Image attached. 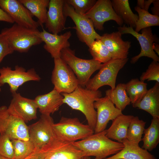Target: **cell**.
I'll use <instances>...</instances> for the list:
<instances>
[{"mask_svg":"<svg viewBox=\"0 0 159 159\" xmlns=\"http://www.w3.org/2000/svg\"><path fill=\"white\" fill-rule=\"evenodd\" d=\"M64 103L72 109L79 111L85 116L88 125L94 130L97 120V111L94 106V102L101 97L102 92L98 90L94 91L79 85L72 92L62 93Z\"/></svg>","mask_w":159,"mask_h":159,"instance_id":"6da1fadb","label":"cell"},{"mask_svg":"<svg viewBox=\"0 0 159 159\" xmlns=\"http://www.w3.org/2000/svg\"><path fill=\"white\" fill-rule=\"evenodd\" d=\"M106 129L94 133L82 140L73 143V145L82 151L85 156L95 157L94 159H104L115 154L124 147L122 143L113 141L106 136Z\"/></svg>","mask_w":159,"mask_h":159,"instance_id":"7a4b0ae2","label":"cell"},{"mask_svg":"<svg viewBox=\"0 0 159 159\" xmlns=\"http://www.w3.org/2000/svg\"><path fill=\"white\" fill-rule=\"evenodd\" d=\"M40 32L38 29L27 28L15 23L10 27L3 28L0 33L14 51L25 53L32 46L42 42L40 37Z\"/></svg>","mask_w":159,"mask_h":159,"instance_id":"3957f363","label":"cell"},{"mask_svg":"<svg viewBox=\"0 0 159 159\" xmlns=\"http://www.w3.org/2000/svg\"><path fill=\"white\" fill-rule=\"evenodd\" d=\"M60 57L72 70L79 82V85L84 87L92 74L99 70L102 64L92 59H85L76 57L74 51L69 48L61 52Z\"/></svg>","mask_w":159,"mask_h":159,"instance_id":"277c9868","label":"cell"},{"mask_svg":"<svg viewBox=\"0 0 159 159\" xmlns=\"http://www.w3.org/2000/svg\"><path fill=\"white\" fill-rule=\"evenodd\" d=\"M53 128L55 134L65 141L74 143L83 140L93 134L94 130L88 125H85L77 117H62Z\"/></svg>","mask_w":159,"mask_h":159,"instance_id":"5b68a950","label":"cell"},{"mask_svg":"<svg viewBox=\"0 0 159 159\" xmlns=\"http://www.w3.org/2000/svg\"><path fill=\"white\" fill-rule=\"evenodd\" d=\"M128 60V58L122 59H112L102 64L98 72L88 81L85 86L86 88L96 91L100 87L107 85L110 87L111 89H114L115 87L118 73Z\"/></svg>","mask_w":159,"mask_h":159,"instance_id":"8992f818","label":"cell"},{"mask_svg":"<svg viewBox=\"0 0 159 159\" xmlns=\"http://www.w3.org/2000/svg\"><path fill=\"white\" fill-rule=\"evenodd\" d=\"M0 134L6 135L11 140H29L28 126L21 119L10 112L5 105L0 107Z\"/></svg>","mask_w":159,"mask_h":159,"instance_id":"52a82bcc","label":"cell"},{"mask_svg":"<svg viewBox=\"0 0 159 159\" xmlns=\"http://www.w3.org/2000/svg\"><path fill=\"white\" fill-rule=\"evenodd\" d=\"M54 62L51 77L54 88L61 93L72 92L79 85L74 72L60 57L54 59Z\"/></svg>","mask_w":159,"mask_h":159,"instance_id":"ba28073f","label":"cell"},{"mask_svg":"<svg viewBox=\"0 0 159 159\" xmlns=\"http://www.w3.org/2000/svg\"><path fill=\"white\" fill-rule=\"evenodd\" d=\"M42 148V159H81L85 156L84 153L73 143L62 140L55 133L49 143Z\"/></svg>","mask_w":159,"mask_h":159,"instance_id":"9c48e42d","label":"cell"},{"mask_svg":"<svg viewBox=\"0 0 159 159\" xmlns=\"http://www.w3.org/2000/svg\"><path fill=\"white\" fill-rule=\"evenodd\" d=\"M117 29L122 35L128 34L133 35L138 40L140 46V53L131 58V63H135L143 57H146L152 59L153 60L159 62V57L152 48L153 43L158 42L159 39L155 35L153 34L151 27L142 29L141 30V34L137 32L133 29L125 25L119 26Z\"/></svg>","mask_w":159,"mask_h":159,"instance_id":"30bf717a","label":"cell"},{"mask_svg":"<svg viewBox=\"0 0 159 159\" xmlns=\"http://www.w3.org/2000/svg\"><path fill=\"white\" fill-rule=\"evenodd\" d=\"M63 11L65 16L70 17L75 24L74 28L77 36L81 42L89 47L95 40L100 39L101 36L96 32L91 20L76 12L73 8L65 0Z\"/></svg>","mask_w":159,"mask_h":159,"instance_id":"8fae6325","label":"cell"},{"mask_svg":"<svg viewBox=\"0 0 159 159\" xmlns=\"http://www.w3.org/2000/svg\"><path fill=\"white\" fill-rule=\"evenodd\" d=\"M41 79L34 68L26 71L23 67L16 65L14 69L9 67L0 69V85L8 84L11 93L16 92L19 87L26 82H38Z\"/></svg>","mask_w":159,"mask_h":159,"instance_id":"7c38bea8","label":"cell"},{"mask_svg":"<svg viewBox=\"0 0 159 159\" xmlns=\"http://www.w3.org/2000/svg\"><path fill=\"white\" fill-rule=\"evenodd\" d=\"M84 15L91 20L94 28L100 31L103 30L104 24L107 21H114L120 26L124 23L115 13L110 0L97 1Z\"/></svg>","mask_w":159,"mask_h":159,"instance_id":"4fadbf2b","label":"cell"},{"mask_svg":"<svg viewBox=\"0 0 159 159\" xmlns=\"http://www.w3.org/2000/svg\"><path fill=\"white\" fill-rule=\"evenodd\" d=\"M53 119L50 115H41L39 120L28 126L29 140L38 149L47 144L54 135Z\"/></svg>","mask_w":159,"mask_h":159,"instance_id":"5bb4252c","label":"cell"},{"mask_svg":"<svg viewBox=\"0 0 159 159\" xmlns=\"http://www.w3.org/2000/svg\"><path fill=\"white\" fill-rule=\"evenodd\" d=\"M0 7L12 18L15 24L25 27L37 29L40 25L19 0H0Z\"/></svg>","mask_w":159,"mask_h":159,"instance_id":"9a60e30c","label":"cell"},{"mask_svg":"<svg viewBox=\"0 0 159 159\" xmlns=\"http://www.w3.org/2000/svg\"><path fill=\"white\" fill-rule=\"evenodd\" d=\"M94 107L97 110L96 125L94 133L106 130L107 124L118 116L122 114V111L117 108L109 98L106 96L98 98L94 102Z\"/></svg>","mask_w":159,"mask_h":159,"instance_id":"2e32d148","label":"cell"},{"mask_svg":"<svg viewBox=\"0 0 159 159\" xmlns=\"http://www.w3.org/2000/svg\"><path fill=\"white\" fill-rule=\"evenodd\" d=\"M12 98L8 107L9 112L27 122L37 118V105L34 100L22 96L16 92L12 93Z\"/></svg>","mask_w":159,"mask_h":159,"instance_id":"e0dca14e","label":"cell"},{"mask_svg":"<svg viewBox=\"0 0 159 159\" xmlns=\"http://www.w3.org/2000/svg\"><path fill=\"white\" fill-rule=\"evenodd\" d=\"M64 0H50L45 23L49 32L58 34L65 28L66 17L63 11Z\"/></svg>","mask_w":159,"mask_h":159,"instance_id":"ac0fdd59","label":"cell"},{"mask_svg":"<svg viewBox=\"0 0 159 159\" xmlns=\"http://www.w3.org/2000/svg\"><path fill=\"white\" fill-rule=\"evenodd\" d=\"M71 35L70 31L58 35L48 32L43 28L39 33L40 38L45 43L44 48L54 59L60 57L62 50L69 47V40Z\"/></svg>","mask_w":159,"mask_h":159,"instance_id":"d6986e66","label":"cell"},{"mask_svg":"<svg viewBox=\"0 0 159 159\" xmlns=\"http://www.w3.org/2000/svg\"><path fill=\"white\" fill-rule=\"evenodd\" d=\"M121 37L122 34L118 31L105 33L101 36L100 39L109 50L112 59L127 58L131 42L123 40Z\"/></svg>","mask_w":159,"mask_h":159,"instance_id":"ffe728a7","label":"cell"},{"mask_svg":"<svg viewBox=\"0 0 159 159\" xmlns=\"http://www.w3.org/2000/svg\"><path fill=\"white\" fill-rule=\"evenodd\" d=\"M34 100L42 115H50L64 103L63 96L54 88L47 93L37 95Z\"/></svg>","mask_w":159,"mask_h":159,"instance_id":"44dd1931","label":"cell"},{"mask_svg":"<svg viewBox=\"0 0 159 159\" xmlns=\"http://www.w3.org/2000/svg\"><path fill=\"white\" fill-rule=\"evenodd\" d=\"M132 105L147 112L153 118H159V82H156L139 102Z\"/></svg>","mask_w":159,"mask_h":159,"instance_id":"7402d4cb","label":"cell"},{"mask_svg":"<svg viewBox=\"0 0 159 159\" xmlns=\"http://www.w3.org/2000/svg\"><path fill=\"white\" fill-rule=\"evenodd\" d=\"M123 148L117 153L104 159H157L148 150L129 142L127 139L122 142Z\"/></svg>","mask_w":159,"mask_h":159,"instance_id":"603a6c76","label":"cell"},{"mask_svg":"<svg viewBox=\"0 0 159 159\" xmlns=\"http://www.w3.org/2000/svg\"><path fill=\"white\" fill-rule=\"evenodd\" d=\"M134 116L123 114L112 121L110 127L106 131V136L110 139L122 143L126 139L127 132L130 123Z\"/></svg>","mask_w":159,"mask_h":159,"instance_id":"cb8c5ba5","label":"cell"},{"mask_svg":"<svg viewBox=\"0 0 159 159\" xmlns=\"http://www.w3.org/2000/svg\"><path fill=\"white\" fill-rule=\"evenodd\" d=\"M113 8L117 15L128 26L135 28L138 15L132 11L128 0H112Z\"/></svg>","mask_w":159,"mask_h":159,"instance_id":"d4e9b609","label":"cell"},{"mask_svg":"<svg viewBox=\"0 0 159 159\" xmlns=\"http://www.w3.org/2000/svg\"><path fill=\"white\" fill-rule=\"evenodd\" d=\"M30 12L38 19L40 26L43 27L47 19L49 0H19Z\"/></svg>","mask_w":159,"mask_h":159,"instance_id":"484cf974","label":"cell"},{"mask_svg":"<svg viewBox=\"0 0 159 159\" xmlns=\"http://www.w3.org/2000/svg\"><path fill=\"white\" fill-rule=\"evenodd\" d=\"M105 95L115 105V107L122 111L131 103L126 91L125 84H118L114 89L106 90Z\"/></svg>","mask_w":159,"mask_h":159,"instance_id":"4316f807","label":"cell"},{"mask_svg":"<svg viewBox=\"0 0 159 159\" xmlns=\"http://www.w3.org/2000/svg\"><path fill=\"white\" fill-rule=\"evenodd\" d=\"M143 133L142 148L148 151H152L159 143V118H153L150 125L144 129Z\"/></svg>","mask_w":159,"mask_h":159,"instance_id":"83f0119b","label":"cell"},{"mask_svg":"<svg viewBox=\"0 0 159 159\" xmlns=\"http://www.w3.org/2000/svg\"><path fill=\"white\" fill-rule=\"evenodd\" d=\"M126 91L133 104L139 102L147 92V83L138 78L132 79L126 84Z\"/></svg>","mask_w":159,"mask_h":159,"instance_id":"f1b7e54d","label":"cell"},{"mask_svg":"<svg viewBox=\"0 0 159 159\" xmlns=\"http://www.w3.org/2000/svg\"><path fill=\"white\" fill-rule=\"evenodd\" d=\"M146 123L145 122L140 120L138 116H134L128 128L127 140L132 143L139 145L142 140Z\"/></svg>","mask_w":159,"mask_h":159,"instance_id":"f546056e","label":"cell"},{"mask_svg":"<svg viewBox=\"0 0 159 159\" xmlns=\"http://www.w3.org/2000/svg\"><path fill=\"white\" fill-rule=\"evenodd\" d=\"M134 9L138 13V16L135 30L137 32L139 33L144 28L159 25V16L151 14L148 11L141 9L137 6Z\"/></svg>","mask_w":159,"mask_h":159,"instance_id":"4dcf8cb0","label":"cell"},{"mask_svg":"<svg viewBox=\"0 0 159 159\" xmlns=\"http://www.w3.org/2000/svg\"><path fill=\"white\" fill-rule=\"evenodd\" d=\"M11 140L14 150V159H24L37 150L39 149L36 148L29 140H24L13 139Z\"/></svg>","mask_w":159,"mask_h":159,"instance_id":"1f68e13d","label":"cell"},{"mask_svg":"<svg viewBox=\"0 0 159 159\" xmlns=\"http://www.w3.org/2000/svg\"><path fill=\"white\" fill-rule=\"evenodd\" d=\"M89 51L93 59L104 63L112 59L111 54L100 39L93 42L89 47Z\"/></svg>","mask_w":159,"mask_h":159,"instance_id":"d6a6232c","label":"cell"},{"mask_svg":"<svg viewBox=\"0 0 159 159\" xmlns=\"http://www.w3.org/2000/svg\"><path fill=\"white\" fill-rule=\"evenodd\" d=\"M77 13L84 15L94 5L96 0H66Z\"/></svg>","mask_w":159,"mask_h":159,"instance_id":"836d02e7","label":"cell"},{"mask_svg":"<svg viewBox=\"0 0 159 159\" xmlns=\"http://www.w3.org/2000/svg\"><path fill=\"white\" fill-rule=\"evenodd\" d=\"M154 80L159 82V63L153 60L145 72H143L140 77V80L144 82Z\"/></svg>","mask_w":159,"mask_h":159,"instance_id":"e575fe53","label":"cell"},{"mask_svg":"<svg viewBox=\"0 0 159 159\" xmlns=\"http://www.w3.org/2000/svg\"><path fill=\"white\" fill-rule=\"evenodd\" d=\"M0 155L14 159V150L11 140L6 135L0 134Z\"/></svg>","mask_w":159,"mask_h":159,"instance_id":"d590c367","label":"cell"},{"mask_svg":"<svg viewBox=\"0 0 159 159\" xmlns=\"http://www.w3.org/2000/svg\"><path fill=\"white\" fill-rule=\"evenodd\" d=\"M14 52L9 46L5 37L0 33V63L6 56Z\"/></svg>","mask_w":159,"mask_h":159,"instance_id":"8d00e7d4","label":"cell"},{"mask_svg":"<svg viewBox=\"0 0 159 159\" xmlns=\"http://www.w3.org/2000/svg\"><path fill=\"white\" fill-rule=\"evenodd\" d=\"M43 155L42 148L38 149L28 157L23 159H42ZM0 159H11L3 157L0 155Z\"/></svg>","mask_w":159,"mask_h":159,"instance_id":"74e56055","label":"cell"},{"mask_svg":"<svg viewBox=\"0 0 159 159\" xmlns=\"http://www.w3.org/2000/svg\"><path fill=\"white\" fill-rule=\"evenodd\" d=\"M0 21L13 24L14 22L11 16L0 7Z\"/></svg>","mask_w":159,"mask_h":159,"instance_id":"f35d334b","label":"cell"},{"mask_svg":"<svg viewBox=\"0 0 159 159\" xmlns=\"http://www.w3.org/2000/svg\"><path fill=\"white\" fill-rule=\"evenodd\" d=\"M153 3V6L151 9L152 14L159 16V0H154Z\"/></svg>","mask_w":159,"mask_h":159,"instance_id":"ab89813d","label":"cell"},{"mask_svg":"<svg viewBox=\"0 0 159 159\" xmlns=\"http://www.w3.org/2000/svg\"><path fill=\"white\" fill-rule=\"evenodd\" d=\"M154 0H145L144 4L143 10L148 11L149 7L153 2Z\"/></svg>","mask_w":159,"mask_h":159,"instance_id":"60d3db41","label":"cell"},{"mask_svg":"<svg viewBox=\"0 0 159 159\" xmlns=\"http://www.w3.org/2000/svg\"><path fill=\"white\" fill-rule=\"evenodd\" d=\"M152 48L153 50L159 55V44L158 43L154 42L153 44Z\"/></svg>","mask_w":159,"mask_h":159,"instance_id":"b9f144b4","label":"cell"},{"mask_svg":"<svg viewBox=\"0 0 159 159\" xmlns=\"http://www.w3.org/2000/svg\"><path fill=\"white\" fill-rule=\"evenodd\" d=\"M144 1V0H138L137 6L141 9H143Z\"/></svg>","mask_w":159,"mask_h":159,"instance_id":"7bdbcfd3","label":"cell"},{"mask_svg":"<svg viewBox=\"0 0 159 159\" xmlns=\"http://www.w3.org/2000/svg\"><path fill=\"white\" fill-rule=\"evenodd\" d=\"M81 159H91L90 157L84 156Z\"/></svg>","mask_w":159,"mask_h":159,"instance_id":"ee69618b","label":"cell"},{"mask_svg":"<svg viewBox=\"0 0 159 159\" xmlns=\"http://www.w3.org/2000/svg\"><path fill=\"white\" fill-rule=\"evenodd\" d=\"M1 86L0 85V91H1V88H0Z\"/></svg>","mask_w":159,"mask_h":159,"instance_id":"f6af8a7d","label":"cell"}]
</instances>
